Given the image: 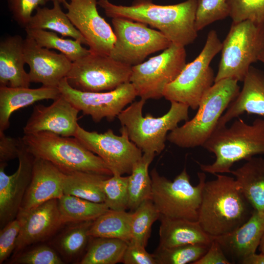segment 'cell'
Segmentation results:
<instances>
[{
	"mask_svg": "<svg viewBox=\"0 0 264 264\" xmlns=\"http://www.w3.org/2000/svg\"><path fill=\"white\" fill-rule=\"evenodd\" d=\"M227 3L233 22H264V0H227Z\"/></svg>",
	"mask_w": 264,
	"mask_h": 264,
	"instance_id": "obj_39",
	"label": "cell"
},
{
	"mask_svg": "<svg viewBox=\"0 0 264 264\" xmlns=\"http://www.w3.org/2000/svg\"><path fill=\"white\" fill-rule=\"evenodd\" d=\"M22 144L21 138H15L6 136L0 131V161H7L18 158Z\"/></svg>",
	"mask_w": 264,
	"mask_h": 264,
	"instance_id": "obj_44",
	"label": "cell"
},
{
	"mask_svg": "<svg viewBox=\"0 0 264 264\" xmlns=\"http://www.w3.org/2000/svg\"><path fill=\"white\" fill-rule=\"evenodd\" d=\"M93 221L73 223L59 237L57 247L64 257L71 259L83 251L91 237L88 231Z\"/></svg>",
	"mask_w": 264,
	"mask_h": 264,
	"instance_id": "obj_35",
	"label": "cell"
},
{
	"mask_svg": "<svg viewBox=\"0 0 264 264\" xmlns=\"http://www.w3.org/2000/svg\"><path fill=\"white\" fill-rule=\"evenodd\" d=\"M80 264H115L122 263L128 242L109 238L91 237Z\"/></svg>",
	"mask_w": 264,
	"mask_h": 264,
	"instance_id": "obj_32",
	"label": "cell"
},
{
	"mask_svg": "<svg viewBox=\"0 0 264 264\" xmlns=\"http://www.w3.org/2000/svg\"><path fill=\"white\" fill-rule=\"evenodd\" d=\"M61 94L58 87L42 86L37 88L29 87L0 86V131L9 127V120L14 111L43 100H54Z\"/></svg>",
	"mask_w": 264,
	"mask_h": 264,
	"instance_id": "obj_24",
	"label": "cell"
},
{
	"mask_svg": "<svg viewBox=\"0 0 264 264\" xmlns=\"http://www.w3.org/2000/svg\"><path fill=\"white\" fill-rule=\"evenodd\" d=\"M264 234V211L254 210L249 219L229 234L213 237L221 246L231 264H241L255 253Z\"/></svg>",
	"mask_w": 264,
	"mask_h": 264,
	"instance_id": "obj_21",
	"label": "cell"
},
{
	"mask_svg": "<svg viewBox=\"0 0 264 264\" xmlns=\"http://www.w3.org/2000/svg\"><path fill=\"white\" fill-rule=\"evenodd\" d=\"M18 158V168L11 175L5 173L6 163H0V229L16 218L32 177L34 157L26 151L22 140Z\"/></svg>",
	"mask_w": 264,
	"mask_h": 264,
	"instance_id": "obj_16",
	"label": "cell"
},
{
	"mask_svg": "<svg viewBox=\"0 0 264 264\" xmlns=\"http://www.w3.org/2000/svg\"><path fill=\"white\" fill-rule=\"evenodd\" d=\"M205 182L202 190L198 222L213 237L232 232L244 224L253 211L233 177L217 174Z\"/></svg>",
	"mask_w": 264,
	"mask_h": 264,
	"instance_id": "obj_2",
	"label": "cell"
},
{
	"mask_svg": "<svg viewBox=\"0 0 264 264\" xmlns=\"http://www.w3.org/2000/svg\"><path fill=\"white\" fill-rule=\"evenodd\" d=\"M80 111L62 94L48 106L35 105L30 117L23 128L24 134L42 132L62 136L74 137Z\"/></svg>",
	"mask_w": 264,
	"mask_h": 264,
	"instance_id": "obj_18",
	"label": "cell"
},
{
	"mask_svg": "<svg viewBox=\"0 0 264 264\" xmlns=\"http://www.w3.org/2000/svg\"><path fill=\"white\" fill-rule=\"evenodd\" d=\"M16 219L21 227L13 251L14 254L28 246L46 240L64 225L57 199L48 200L28 209H20Z\"/></svg>",
	"mask_w": 264,
	"mask_h": 264,
	"instance_id": "obj_17",
	"label": "cell"
},
{
	"mask_svg": "<svg viewBox=\"0 0 264 264\" xmlns=\"http://www.w3.org/2000/svg\"><path fill=\"white\" fill-rule=\"evenodd\" d=\"M24 54L29 67L30 82L40 83L45 87H58L72 65L64 54L41 47L27 35L24 40Z\"/></svg>",
	"mask_w": 264,
	"mask_h": 264,
	"instance_id": "obj_19",
	"label": "cell"
},
{
	"mask_svg": "<svg viewBox=\"0 0 264 264\" xmlns=\"http://www.w3.org/2000/svg\"><path fill=\"white\" fill-rule=\"evenodd\" d=\"M192 264H231V263L225 255L220 243L213 238L207 252Z\"/></svg>",
	"mask_w": 264,
	"mask_h": 264,
	"instance_id": "obj_45",
	"label": "cell"
},
{
	"mask_svg": "<svg viewBox=\"0 0 264 264\" xmlns=\"http://www.w3.org/2000/svg\"><path fill=\"white\" fill-rule=\"evenodd\" d=\"M243 82L242 90L221 115L216 129L244 112L264 116V73L251 66Z\"/></svg>",
	"mask_w": 264,
	"mask_h": 264,
	"instance_id": "obj_22",
	"label": "cell"
},
{
	"mask_svg": "<svg viewBox=\"0 0 264 264\" xmlns=\"http://www.w3.org/2000/svg\"><path fill=\"white\" fill-rule=\"evenodd\" d=\"M58 205L64 224L93 221L109 210L104 203L66 194L58 199Z\"/></svg>",
	"mask_w": 264,
	"mask_h": 264,
	"instance_id": "obj_31",
	"label": "cell"
},
{
	"mask_svg": "<svg viewBox=\"0 0 264 264\" xmlns=\"http://www.w3.org/2000/svg\"><path fill=\"white\" fill-rule=\"evenodd\" d=\"M155 154L143 153L141 158L133 165L128 176V209L131 212L134 211L144 201L151 199L152 182L148 169Z\"/></svg>",
	"mask_w": 264,
	"mask_h": 264,
	"instance_id": "obj_29",
	"label": "cell"
},
{
	"mask_svg": "<svg viewBox=\"0 0 264 264\" xmlns=\"http://www.w3.org/2000/svg\"><path fill=\"white\" fill-rule=\"evenodd\" d=\"M255 210L264 211V158L253 156L230 173Z\"/></svg>",
	"mask_w": 264,
	"mask_h": 264,
	"instance_id": "obj_26",
	"label": "cell"
},
{
	"mask_svg": "<svg viewBox=\"0 0 264 264\" xmlns=\"http://www.w3.org/2000/svg\"><path fill=\"white\" fill-rule=\"evenodd\" d=\"M221 51L214 83L228 78L243 82L251 65L264 52V22H232Z\"/></svg>",
	"mask_w": 264,
	"mask_h": 264,
	"instance_id": "obj_7",
	"label": "cell"
},
{
	"mask_svg": "<svg viewBox=\"0 0 264 264\" xmlns=\"http://www.w3.org/2000/svg\"><path fill=\"white\" fill-rule=\"evenodd\" d=\"M160 216L151 199L144 201L132 212L130 242L146 247L151 235L152 225L159 219Z\"/></svg>",
	"mask_w": 264,
	"mask_h": 264,
	"instance_id": "obj_34",
	"label": "cell"
},
{
	"mask_svg": "<svg viewBox=\"0 0 264 264\" xmlns=\"http://www.w3.org/2000/svg\"><path fill=\"white\" fill-rule=\"evenodd\" d=\"M131 217L132 212L109 209L93 221L89 235L118 239L128 243L131 240Z\"/></svg>",
	"mask_w": 264,
	"mask_h": 264,
	"instance_id": "obj_30",
	"label": "cell"
},
{
	"mask_svg": "<svg viewBox=\"0 0 264 264\" xmlns=\"http://www.w3.org/2000/svg\"><path fill=\"white\" fill-rule=\"evenodd\" d=\"M185 47L172 43L160 54L132 66L130 82L145 100L163 97L165 88L186 65Z\"/></svg>",
	"mask_w": 264,
	"mask_h": 264,
	"instance_id": "obj_11",
	"label": "cell"
},
{
	"mask_svg": "<svg viewBox=\"0 0 264 264\" xmlns=\"http://www.w3.org/2000/svg\"><path fill=\"white\" fill-rule=\"evenodd\" d=\"M209 246L190 244L172 247L158 246L153 253L156 264H193L208 250Z\"/></svg>",
	"mask_w": 264,
	"mask_h": 264,
	"instance_id": "obj_36",
	"label": "cell"
},
{
	"mask_svg": "<svg viewBox=\"0 0 264 264\" xmlns=\"http://www.w3.org/2000/svg\"><path fill=\"white\" fill-rule=\"evenodd\" d=\"M128 176L112 175L104 180V203L109 209L116 211L128 209Z\"/></svg>",
	"mask_w": 264,
	"mask_h": 264,
	"instance_id": "obj_37",
	"label": "cell"
},
{
	"mask_svg": "<svg viewBox=\"0 0 264 264\" xmlns=\"http://www.w3.org/2000/svg\"><path fill=\"white\" fill-rule=\"evenodd\" d=\"M259 248L261 252L264 253V234L261 241Z\"/></svg>",
	"mask_w": 264,
	"mask_h": 264,
	"instance_id": "obj_47",
	"label": "cell"
},
{
	"mask_svg": "<svg viewBox=\"0 0 264 264\" xmlns=\"http://www.w3.org/2000/svg\"><path fill=\"white\" fill-rule=\"evenodd\" d=\"M238 81L224 79L214 83L203 96L194 117L167 136L183 148L202 146L216 130L218 121L240 92Z\"/></svg>",
	"mask_w": 264,
	"mask_h": 264,
	"instance_id": "obj_5",
	"label": "cell"
},
{
	"mask_svg": "<svg viewBox=\"0 0 264 264\" xmlns=\"http://www.w3.org/2000/svg\"><path fill=\"white\" fill-rule=\"evenodd\" d=\"M63 5L72 23L86 39L92 53L110 56L115 41L113 30L100 16L97 0H69Z\"/></svg>",
	"mask_w": 264,
	"mask_h": 264,
	"instance_id": "obj_15",
	"label": "cell"
},
{
	"mask_svg": "<svg viewBox=\"0 0 264 264\" xmlns=\"http://www.w3.org/2000/svg\"><path fill=\"white\" fill-rule=\"evenodd\" d=\"M46 0L47 2L48 1H52L53 2L57 1V2H59L60 3H63V4L67 2V0Z\"/></svg>",
	"mask_w": 264,
	"mask_h": 264,
	"instance_id": "obj_48",
	"label": "cell"
},
{
	"mask_svg": "<svg viewBox=\"0 0 264 264\" xmlns=\"http://www.w3.org/2000/svg\"><path fill=\"white\" fill-rule=\"evenodd\" d=\"M121 135H115L111 129L104 133L88 131L79 125L74 137L88 150L99 156L112 175L131 174L134 163L139 160L142 151L130 139L124 126Z\"/></svg>",
	"mask_w": 264,
	"mask_h": 264,
	"instance_id": "obj_13",
	"label": "cell"
},
{
	"mask_svg": "<svg viewBox=\"0 0 264 264\" xmlns=\"http://www.w3.org/2000/svg\"><path fill=\"white\" fill-rule=\"evenodd\" d=\"M17 219L7 223L0 231V264H2L14 251L20 231Z\"/></svg>",
	"mask_w": 264,
	"mask_h": 264,
	"instance_id": "obj_42",
	"label": "cell"
},
{
	"mask_svg": "<svg viewBox=\"0 0 264 264\" xmlns=\"http://www.w3.org/2000/svg\"><path fill=\"white\" fill-rule=\"evenodd\" d=\"M98 5L111 19L124 18L157 29L172 43L185 46L198 36L195 27L197 0H186L173 5H159L152 0H134L129 6L98 0Z\"/></svg>",
	"mask_w": 264,
	"mask_h": 264,
	"instance_id": "obj_1",
	"label": "cell"
},
{
	"mask_svg": "<svg viewBox=\"0 0 264 264\" xmlns=\"http://www.w3.org/2000/svg\"><path fill=\"white\" fill-rule=\"evenodd\" d=\"M159 244L162 247L201 244L210 246L213 240L198 221L172 219L160 216Z\"/></svg>",
	"mask_w": 264,
	"mask_h": 264,
	"instance_id": "obj_25",
	"label": "cell"
},
{
	"mask_svg": "<svg viewBox=\"0 0 264 264\" xmlns=\"http://www.w3.org/2000/svg\"><path fill=\"white\" fill-rule=\"evenodd\" d=\"M152 198L161 216L198 221L201 193L205 182L204 172H198V183L193 186L185 168L173 181L160 176L153 169Z\"/></svg>",
	"mask_w": 264,
	"mask_h": 264,
	"instance_id": "obj_8",
	"label": "cell"
},
{
	"mask_svg": "<svg viewBox=\"0 0 264 264\" xmlns=\"http://www.w3.org/2000/svg\"><path fill=\"white\" fill-rule=\"evenodd\" d=\"M13 19L22 27L28 25L32 13L40 6L47 2L46 0H7Z\"/></svg>",
	"mask_w": 264,
	"mask_h": 264,
	"instance_id": "obj_41",
	"label": "cell"
},
{
	"mask_svg": "<svg viewBox=\"0 0 264 264\" xmlns=\"http://www.w3.org/2000/svg\"><path fill=\"white\" fill-rule=\"evenodd\" d=\"M66 174L48 161L34 157L32 177L20 209H28L63 195Z\"/></svg>",
	"mask_w": 264,
	"mask_h": 264,
	"instance_id": "obj_20",
	"label": "cell"
},
{
	"mask_svg": "<svg viewBox=\"0 0 264 264\" xmlns=\"http://www.w3.org/2000/svg\"><path fill=\"white\" fill-rule=\"evenodd\" d=\"M122 263L125 264H156L153 254L148 252L145 246L132 242L128 243Z\"/></svg>",
	"mask_w": 264,
	"mask_h": 264,
	"instance_id": "obj_43",
	"label": "cell"
},
{
	"mask_svg": "<svg viewBox=\"0 0 264 264\" xmlns=\"http://www.w3.org/2000/svg\"><path fill=\"white\" fill-rule=\"evenodd\" d=\"M58 88L61 94L76 108L84 114L90 116L95 122L104 118L110 121L113 120L137 96L131 82L107 92H88L73 88L65 77Z\"/></svg>",
	"mask_w": 264,
	"mask_h": 264,
	"instance_id": "obj_14",
	"label": "cell"
},
{
	"mask_svg": "<svg viewBox=\"0 0 264 264\" xmlns=\"http://www.w3.org/2000/svg\"><path fill=\"white\" fill-rule=\"evenodd\" d=\"M146 100L141 99L132 103L117 116L124 126L130 140L143 153L159 154L165 148L167 134L178 127L182 121L189 119V107L184 104L171 101L167 113L161 117L143 116V107Z\"/></svg>",
	"mask_w": 264,
	"mask_h": 264,
	"instance_id": "obj_6",
	"label": "cell"
},
{
	"mask_svg": "<svg viewBox=\"0 0 264 264\" xmlns=\"http://www.w3.org/2000/svg\"><path fill=\"white\" fill-rule=\"evenodd\" d=\"M241 264H264V253H252L246 257L242 261Z\"/></svg>",
	"mask_w": 264,
	"mask_h": 264,
	"instance_id": "obj_46",
	"label": "cell"
},
{
	"mask_svg": "<svg viewBox=\"0 0 264 264\" xmlns=\"http://www.w3.org/2000/svg\"><path fill=\"white\" fill-rule=\"evenodd\" d=\"M202 147L216 156L212 164L198 163L203 172L230 173L235 162L264 154V119L251 124L236 119L229 127L216 129Z\"/></svg>",
	"mask_w": 264,
	"mask_h": 264,
	"instance_id": "obj_3",
	"label": "cell"
},
{
	"mask_svg": "<svg viewBox=\"0 0 264 264\" xmlns=\"http://www.w3.org/2000/svg\"><path fill=\"white\" fill-rule=\"evenodd\" d=\"M111 22L115 41L110 56L131 66L172 44L161 32L144 23L118 17L112 18Z\"/></svg>",
	"mask_w": 264,
	"mask_h": 264,
	"instance_id": "obj_10",
	"label": "cell"
},
{
	"mask_svg": "<svg viewBox=\"0 0 264 264\" xmlns=\"http://www.w3.org/2000/svg\"><path fill=\"white\" fill-rule=\"evenodd\" d=\"M24 39L19 35L0 42V86L29 87L28 73L24 68Z\"/></svg>",
	"mask_w": 264,
	"mask_h": 264,
	"instance_id": "obj_23",
	"label": "cell"
},
{
	"mask_svg": "<svg viewBox=\"0 0 264 264\" xmlns=\"http://www.w3.org/2000/svg\"><path fill=\"white\" fill-rule=\"evenodd\" d=\"M21 139L34 157L49 161L65 174L84 172L112 175L104 161L74 137L42 132L24 134Z\"/></svg>",
	"mask_w": 264,
	"mask_h": 264,
	"instance_id": "obj_4",
	"label": "cell"
},
{
	"mask_svg": "<svg viewBox=\"0 0 264 264\" xmlns=\"http://www.w3.org/2000/svg\"><path fill=\"white\" fill-rule=\"evenodd\" d=\"M132 69L110 56L91 52L72 62L66 78L70 86L79 90L110 91L130 82Z\"/></svg>",
	"mask_w": 264,
	"mask_h": 264,
	"instance_id": "obj_12",
	"label": "cell"
},
{
	"mask_svg": "<svg viewBox=\"0 0 264 264\" xmlns=\"http://www.w3.org/2000/svg\"><path fill=\"white\" fill-rule=\"evenodd\" d=\"M110 176L84 172L66 174L64 194L97 203H104V180Z\"/></svg>",
	"mask_w": 264,
	"mask_h": 264,
	"instance_id": "obj_28",
	"label": "cell"
},
{
	"mask_svg": "<svg viewBox=\"0 0 264 264\" xmlns=\"http://www.w3.org/2000/svg\"><path fill=\"white\" fill-rule=\"evenodd\" d=\"M229 16L227 0H197L195 27L197 31Z\"/></svg>",
	"mask_w": 264,
	"mask_h": 264,
	"instance_id": "obj_38",
	"label": "cell"
},
{
	"mask_svg": "<svg viewBox=\"0 0 264 264\" xmlns=\"http://www.w3.org/2000/svg\"><path fill=\"white\" fill-rule=\"evenodd\" d=\"M16 264H62L64 261L50 247L40 245L22 251L11 262Z\"/></svg>",
	"mask_w": 264,
	"mask_h": 264,
	"instance_id": "obj_40",
	"label": "cell"
},
{
	"mask_svg": "<svg viewBox=\"0 0 264 264\" xmlns=\"http://www.w3.org/2000/svg\"><path fill=\"white\" fill-rule=\"evenodd\" d=\"M221 47L222 42L216 31H210L199 54L186 64L177 78L166 86L163 97L170 102L186 105L192 110L198 109L203 96L214 84L215 77L210 64Z\"/></svg>",
	"mask_w": 264,
	"mask_h": 264,
	"instance_id": "obj_9",
	"label": "cell"
},
{
	"mask_svg": "<svg viewBox=\"0 0 264 264\" xmlns=\"http://www.w3.org/2000/svg\"><path fill=\"white\" fill-rule=\"evenodd\" d=\"M259 61L264 63V52H263L260 56Z\"/></svg>",
	"mask_w": 264,
	"mask_h": 264,
	"instance_id": "obj_49",
	"label": "cell"
},
{
	"mask_svg": "<svg viewBox=\"0 0 264 264\" xmlns=\"http://www.w3.org/2000/svg\"><path fill=\"white\" fill-rule=\"evenodd\" d=\"M27 35L32 38L38 44L43 47L54 49L65 55L74 62L91 53L84 47L79 41L64 39L56 32L46 30L25 28Z\"/></svg>",
	"mask_w": 264,
	"mask_h": 264,
	"instance_id": "obj_33",
	"label": "cell"
},
{
	"mask_svg": "<svg viewBox=\"0 0 264 264\" xmlns=\"http://www.w3.org/2000/svg\"><path fill=\"white\" fill-rule=\"evenodd\" d=\"M53 3L51 8L38 7L25 28L50 30L88 45L86 39L62 10L61 3L57 1Z\"/></svg>",
	"mask_w": 264,
	"mask_h": 264,
	"instance_id": "obj_27",
	"label": "cell"
}]
</instances>
